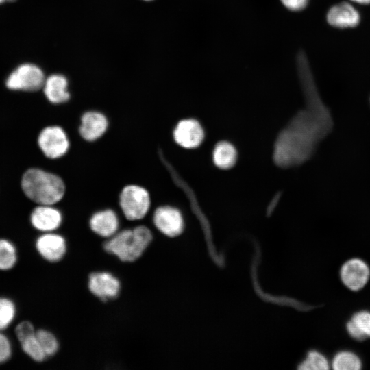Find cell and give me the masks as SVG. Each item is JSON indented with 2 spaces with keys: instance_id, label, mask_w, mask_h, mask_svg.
I'll use <instances>...</instances> for the list:
<instances>
[{
  "instance_id": "obj_8",
  "label": "cell",
  "mask_w": 370,
  "mask_h": 370,
  "mask_svg": "<svg viewBox=\"0 0 370 370\" xmlns=\"http://www.w3.org/2000/svg\"><path fill=\"white\" fill-rule=\"evenodd\" d=\"M153 222L155 227L169 237L180 235L184 229V219L179 210L169 206H160L154 211Z\"/></svg>"
},
{
  "instance_id": "obj_3",
  "label": "cell",
  "mask_w": 370,
  "mask_h": 370,
  "mask_svg": "<svg viewBox=\"0 0 370 370\" xmlns=\"http://www.w3.org/2000/svg\"><path fill=\"white\" fill-rule=\"evenodd\" d=\"M119 205L127 220L142 219L147 215L151 206L149 193L140 186L127 185L120 193Z\"/></svg>"
},
{
  "instance_id": "obj_21",
  "label": "cell",
  "mask_w": 370,
  "mask_h": 370,
  "mask_svg": "<svg viewBox=\"0 0 370 370\" xmlns=\"http://www.w3.org/2000/svg\"><path fill=\"white\" fill-rule=\"evenodd\" d=\"M36 336L47 358L54 356L58 352L59 342L52 332L40 329L36 331Z\"/></svg>"
},
{
  "instance_id": "obj_1",
  "label": "cell",
  "mask_w": 370,
  "mask_h": 370,
  "mask_svg": "<svg viewBox=\"0 0 370 370\" xmlns=\"http://www.w3.org/2000/svg\"><path fill=\"white\" fill-rule=\"evenodd\" d=\"M21 188L25 195L38 205H54L64 197L66 187L58 175L40 169H28L23 175Z\"/></svg>"
},
{
  "instance_id": "obj_9",
  "label": "cell",
  "mask_w": 370,
  "mask_h": 370,
  "mask_svg": "<svg viewBox=\"0 0 370 370\" xmlns=\"http://www.w3.org/2000/svg\"><path fill=\"white\" fill-rule=\"evenodd\" d=\"M36 248L38 254L47 261H60L66 252L65 238L56 233L45 232L36 241Z\"/></svg>"
},
{
  "instance_id": "obj_14",
  "label": "cell",
  "mask_w": 370,
  "mask_h": 370,
  "mask_svg": "<svg viewBox=\"0 0 370 370\" xmlns=\"http://www.w3.org/2000/svg\"><path fill=\"white\" fill-rule=\"evenodd\" d=\"M89 225L91 230L98 236L109 238L118 232L119 220L113 210L105 209L91 216Z\"/></svg>"
},
{
  "instance_id": "obj_29",
  "label": "cell",
  "mask_w": 370,
  "mask_h": 370,
  "mask_svg": "<svg viewBox=\"0 0 370 370\" xmlns=\"http://www.w3.org/2000/svg\"><path fill=\"white\" fill-rule=\"evenodd\" d=\"M145 1H151V0H145Z\"/></svg>"
},
{
  "instance_id": "obj_16",
  "label": "cell",
  "mask_w": 370,
  "mask_h": 370,
  "mask_svg": "<svg viewBox=\"0 0 370 370\" xmlns=\"http://www.w3.org/2000/svg\"><path fill=\"white\" fill-rule=\"evenodd\" d=\"M349 335L356 341L370 338V312L360 310L354 313L346 324Z\"/></svg>"
},
{
  "instance_id": "obj_2",
  "label": "cell",
  "mask_w": 370,
  "mask_h": 370,
  "mask_svg": "<svg viewBox=\"0 0 370 370\" xmlns=\"http://www.w3.org/2000/svg\"><path fill=\"white\" fill-rule=\"evenodd\" d=\"M153 236L145 225L118 231L103 245V249L124 262L138 260L151 244Z\"/></svg>"
},
{
  "instance_id": "obj_28",
  "label": "cell",
  "mask_w": 370,
  "mask_h": 370,
  "mask_svg": "<svg viewBox=\"0 0 370 370\" xmlns=\"http://www.w3.org/2000/svg\"><path fill=\"white\" fill-rule=\"evenodd\" d=\"M14 1V0H0V3H3L4 1Z\"/></svg>"
},
{
  "instance_id": "obj_10",
  "label": "cell",
  "mask_w": 370,
  "mask_h": 370,
  "mask_svg": "<svg viewBox=\"0 0 370 370\" xmlns=\"http://www.w3.org/2000/svg\"><path fill=\"white\" fill-rule=\"evenodd\" d=\"M32 226L42 232H51L57 230L62 222V215L52 205H38L31 213Z\"/></svg>"
},
{
  "instance_id": "obj_17",
  "label": "cell",
  "mask_w": 370,
  "mask_h": 370,
  "mask_svg": "<svg viewBox=\"0 0 370 370\" xmlns=\"http://www.w3.org/2000/svg\"><path fill=\"white\" fill-rule=\"evenodd\" d=\"M236 160V151L232 145L227 142L218 143L213 151L214 164L221 169L232 167Z\"/></svg>"
},
{
  "instance_id": "obj_19",
  "label": "cell",
  "mask_w": 370,
  "mask_h": 370,
  "mask_svg": "<svg viewBox=\"0 0 370 370\" xmlns=\"http://www.w3.org/2000/svg\"><path fill=\"white\" fill-rule=\"evenodd\" d=\"M17 262V252L10 241L0 238V271L12 269Z\"/></svg>"
},
{
  "instance_id": "obj_20",
  "label": "cell",
  "mask_w": 370,
  "mask_h": 370,
  "mask_svg": "<svg viewBox=\"0 0 370 370\" xmlns=\"http://www.w3.org/2000/svg\"><path fill=\"white\" fill-rule=\"evenodd\" d=\"M299 368L305 370H328L330 362L323 354L317 351H310Z\"/></svg>"
},
{
  "instance_id": "obj_15",
  "label": "cell",
  "mask_w": 370,
  "mask_h": 370,
  "mask_svg": "<svg viewBox=\"0 0 370 370\" xmlns=\"http://www.w3.org/2000/svg\"><path fill=\"white\" fill-rule=\"evenodd\" d=\"M44 93L53 103H62L69 99L68 82L62 75H51L45 79L43 86Z\"/></svg>"
},
{
  "instance_id": "obj_27",
  "label": "cell",
  "mask_w": 370,
  "mask_h": 370,
  "mask_svg": "<svg viewBox=\"0 0 370 370\" xmlns=\"http://www.w3.org/2000/svg\"><path fill=\"white\" fill-rule=\"evenodd\" d=\"M350 1L359 3V4H363V5L370 3V0H350Z\"/></svg>"
},
{
  "instance_id": "obj_18",
  "label": "cell",
  "mask_w": 370,
  "mask_h": 370,
  "mask_svg": "<svg viewBox=\"0 0 370 370\" xmlns=\"http://www.w3.org/2000/svg\"><path fill=\"white\" fill-rule=\"evenodd\" d=\"M332 367L334 370H359L362 368V362L355 353L341 351L334 356Z\"/></svg>"
},
{
  "instance_id": "obj_13",
  "label": "cell",
  "mask_w": 370,
  "mask_h": 370,
  "mask_svg": "<svg viewBox=\"0 0 370 370\" xmlns=\"http://www.w3.org/2000/svg\"><path fill=\"white\" fill-rule=\"evenodd\" d=\"M328 23L338 28L354 27L360 22V14L348 2H341L331 7L327 13Z\"/></svg>"
},
{
  "instance_id": "obj_6",
  "label": "cell",
  "mask_w": 370,
  "mask_h": 370,
  "mask_svg": "<svg viewBox=\"0 0 370 370\" xmlns=\"http://www.w3.org/2000/svg\"><path fill=\"white\" fill-rule=\"evenodd\" d=\"M88 288L90 293L103 301L116 299L121 291L119 279L107 271L91 273L88 279Z\"/></svg>"
},
{
  "instance_id": "obj_22",
  "label": "cell",
  "mask_w": 370,
  "mask_h": 370,
  "mask_svg": "<svg viewBox=\"0 0 370 370\" xmlns=\"http://www.w3.org/2000/svg\"><path fill=\"white\" fill-rule=\"evenodd\" d=\"M23 351L36 362H42L47 357L35 335L21 342Z\"/></svg>"
},
{
  "instance_id": "obj_5",
  "label": "cell",
  "mask_w": 370,
  "mask_h": 370,
  "mask_svg": "<svg viewBox=\"0 0 370 370\" xmlns=\"http://www.w3.org/2000/svg\"><path fill=\"white\" fill-rule=\"evenodd\" d=\"M38 144L45 156L51 159L64 156L70 145L66 132L57 125L44 128L38 136Z\"/></svg>"
},
{
  "instance_id": "obj_24",
  "label": "cell",
  "mask_w": 370,
  "mask_h": 370,
  "mask_svg": "<svg viewBox=\"0 0 370 370\" xmlns=\"http://www.w3.org/2000/svg\"><path fill=\"white\" fill-rule=\"evenodd\" d=\"M16 336L20 342L35 335L36 331L32 323L24 321L20 323L15 329Z\"/></svg>"
},
{
  "instance_id": "obj_11",
  "label": "cell",
  "mask_w": 370,
  "mask_h": 370,
  "mask_svg": "<svg viewBox=\"0 0 370 370\" xmlns=\"http://www.w3.org/2000/svg\"><path fill=\"white\" fill-rule=\"evenodd\" d=\"M204 131L201 125L194 119L180 121L173 131L175 142L184 148H195L204 139Z\"/></svg>"
},
{
  "instance_id": "obj_4",
  "label": "cell",
  "mask_w": 370,
  "mask_h": 370,
  "mask_svg": "<svg viewBox=\"0 0 370 370\" xmlns=\"http://www.w3.org/2000/svg\"><path fill=\"white\" fill-rule=\"evenodd\" d=\"M45 78L42 71L32 64H23L8 77L5 85L11 90L36 91L43 88Z\"/></svg>"
},
{
  "instance_id": "obj_7",
  "label": "cell",
  "mask_w": 370,
  "mask_h": 370,
  "mask_svg": "<svg viewBox=\"0 0 370 370\" xmlns=\"http://www.w3.org/2000/svg\"><path fill=\"white\" fill-rule=\"evenodd\" d=\"M370 269L362 259L353 258L343 263L340 269V278L349 290L358 291L368 282Z\"/></svg>"
},
{
  "instance_id": "obj_23",
  "label": "cell",
  "mask_w": 370,
  "mask_h": 370,
  "mask_svg": "<svg viewBox=\"0 0 370 370\" xmlns=\"http://www.w3.org/2000/svg\"><path fill=\"white\" fill-rule=\"evenodd\" d=\"M14 303L6 297H0V331L8 328L16 316Z\"/></svg>"
},
{
  "instance_id": "obj_25",
  "label": "cell",
  "mask_w": 370,
  "mask_h": 370,
  "mask_svg": "<svg viewBox=\"0 0 370 370\" xmlns=\"http://www.w3.org/2000/svg\"><path fill=\"white\" fill-rule=\"evenodd\" d=\"M12 353L9 338L0 331V364L8 361Z\"/></svg>"
},
{
  "instance_id": "obj_26",
  "label": "cell",
  "mask_w": 370,
  "mask_h": 370,
  "mask_svg": "<svg viewBox=\"0 0 370 370\" xmlns=\"http://www.w3.org/2000/svg\"><path fill=\"white\" fill-rule=\"evenodd\" d=\"M282 3L288 10L299 11L306 8L308 0H280Z\"/></svg>"
},
{
  "instance_id": "obj_12",
  "label": "cell",
  "mask_w": 370,
  "mask_h": 370,
  "mask_svg": "<svg viewBox=\"0 0 370 370\" xmlns=\"http://www.w3.org/2000/svg\"><path fill=\"white\" fill-rule=\"evenodd\" d=\"M108 126V119L104 114L97 111H89L82 115L79 132L84 140L94 141L104 134Z\"/></svg>"
}]
</instances>
